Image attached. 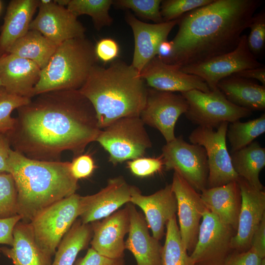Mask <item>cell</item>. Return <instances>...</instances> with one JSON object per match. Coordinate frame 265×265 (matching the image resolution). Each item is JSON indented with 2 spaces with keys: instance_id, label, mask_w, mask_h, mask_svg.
<instances>
[{
  "instance_id": "cell-17",
  "label": "cell",
  "mask_w": 265,
  "mask_h": 265,
  "mask_svg": "<svg viewBox=\"0 0 265 265\" xmlns=\"http://www.w3.org/2000/svg\"><path fill=\"white\" fill-rule=\"evenodd\" d=\"M140 75L147 85L158 90L181 93L193 90L210 91L201 78L183 72L177 65L165 63L157 55L144 67Z\"/></svg>"
},
{
  "instance_id": "cell-42",
  "label": "cell",
  "mask_w": 265,
  "mask_h": 265,
  "mask_svg": "<svg viewBox=\"0 0 265 265\" xmlns=\"http://www.w3.org/2000/svg\"><path fill=\"white\" fill-rule=\"evenodd\" d=\"M74 265H125L124 258L113 259L103 256L91 247L85 256L79 258Z\"/></svg>"
},
{
  "instance_id": "cell-13",
  "label": "cell",
  "mask_w": 265,
  "mask_h": 265,
  "mask_svg": "<svg viewBox=\"0 0 265 265\" xmlns=\"http://www.w3.org/2000/svg\"><path fill=\"white\" fill-rule=\"evenodd\" d=\"M187 109V102L182 95L150 88L139 117L144 124L157 129L167 143L176 138L175 125Z\"/></svg>"
},
{
  "instance_id": "cell-2",
  "label": "cell",
  "mask_w": 265,
  "mask_h": 265,
  "mask_svg": "<svg viewBox=\"0 0 265 265\" xmlns=\"http://www.w3.org/2000/svg\"><path fill=\"white\" fill-rule=\"evenodd\" d=\"M262 0H213L179 18L165 63L183 67L205 62L234 50L249 27Z\"/></svg>"
},
{
  "instance_id": "cell-43",
  "label": "cell",
  "mask_w": 265,
  "mask_h": 265,
  "mask_svg": "<svg viewBox=\"0 0 265 265\" xmlns=\"http://www.w3.org/2000/svg\"><path fill=\"white\" fill-rule=\"evenodd\" d=\"M262 259L251 247L246 251L231 253L224 265H261Z\"/></svg>"
},
{
  "instance_id": "cell-39",
  "label": "cell",
  "mask_w": 265,
  "mask_h": 265,
  "mask_svg": "<svg viewBox=\"0 0 265 265\" xmlns=\"http://www.w3.org/2000/svg\"><path fill=\"white\" fill-rule=\"evenodd\" d=\"M127 167L133 175L138 177H147L159 172L164 166L160 156L157 158L142 157L128 161Z\"/></svg>"
},
{
  "instance_id": "cell-48",
  "label": "cell",
  "mask_w": 265,
  "mask_h": 265,
  "mask_svg": "<svg viewBox=\"0 0 265 265\" xmlns=\"http://www.w3.org/2000/svg\"><path fill=\"white\" fill-rule=\"evenodd\" d=\"M172 48L173 44L171 41H168L167 40L164 41L159 46L157 56L163 60L170 55Z\"/></svg>"
},
{
  "instance_id": "cell-5",
  "label": "cell",
  "mask_w": 265,
  "mask_h": 265,
  "mask_svg": "<svg viewBox=\"0 0 265 265\" xmlns=\"http://www.w3.org/2000/svg\"><path fill=\"white\" fill-rule=\"evenodd\" d=\"M98 61L95 46L85 36L63 42L41 70L35 96L49 91L79 90Z\"/></svg>"
},
{
  "instance_id": "cell-16",
  "label": "cell",
  "mask_w": 265,
  "mask_h": 265,
  "mask_svg": "<svg viewBox=\"0 0 265 265\" xmlns=\"http://www.w3.org/2000/svg\"><path fill=\"white\" fill-rule=\"evenodd\" d=\"M131 196V186L123 177L109 179L98 192L80 196V219L84 224L103 219L130 203Z\"/></svg>"
},
{
  "instance_id": "cell-49",
  "label": "cell",
  "mask_w": 265,
  "mask_h": 265,
  "mask_svg": "<svg viewBox=\"0 0 265 265\" xmlns=\"http://www.w3.org/2000/svg\"><path fill=\"white\" fill-rule=\"evenodd\" d=\"M261 265H265V258L262 259V263Z\"/></svg>"
},
{
  "instance_id": "cell-45",
  "label": "cell",
  "mask_w": 265,
  "mask_h": 265,
  "mask_svg": "<svg viewBox=\"0 0 265 265\" xmlns=\"http://www.w3.org/2000/svg\"><path fill=\"white\" fill-rule=\"evenodd\" d=\"M252 248L262 259L265 257V215L254 232L251 241Z\"/></svg>"
},
{
  "instance_id": "cell-41",
  "label": "cell",
  "mask_w": 265,
  "mask_h": 265,
  "mask_svg": "<svg viewBox=\"0 0 265 265\" xmlns=\"http://www.w3.org/2000/svg\"><path fill=\"white\" fill-rule=\"evenodd\" d=\"M95 52L98 60L104 63H110L118 56L119 47L115 40L105 37L97 42Z\"/></svg>"
},
{
  "instance_id": "cell-36",
  "label": "cell",
  "mask_w": 265,
  "mask_h": 265,
  "mask_svg": "<svg viewBox=\"0 0 265 265\" xmlns=\"http://www.w3.org/2000/svg\"><path fill=\"white\" fill-rule=\"evenodd\" d=\"M17 191L10 173L0 174V218L17 215Z\"/></svg>"
},
{
  "instance_id": "cell-51",
  "label": "cell",
  "mask_w": 265,
  "mask_h": 265,
  "mask_svg": "<svg viewBox=\"0 0 265 265\" xmlns=\"http://www.w3.org/2000/svg\"><path fill=\"white\" fill-rule=\"evenodd\" d=\"M1 54H0V56H1ZM2 86L1 85V82H0V87Z\"/></svg>"
},
{
  "instance_id": "cell-29",
  "label": "cell",
  "mask_w": 265,
  "mask_h": 265,
  "mask_svg": "<svg viewBox=\"0 0 265 265\" xmlns=\"http://www.w3.org/2000/svg\"><path fill=\"white\" fill-rule=\"evenodd\" d=\"M92 233L91 224L78 218L59 244L51 265H74L79 252L88 246Z\"/></svg>"
},
{
  "instance_id": "cell-33",
  "label": "cell",
  "mask_w": 265,
  "mask_h": 265,
  "mask_svg": "<svg viewBox=\"0 0 265 265\" xmlns=\"http://www.w3.org/2000/svg\"><path fill=\"white\" fill-rule=\"evenodd\" d=\"M112 0H69L67 8L76 17L87 15L91 17L95 28L99 30L110 26L113 18L109 13Z\"/></svg>"
},
{
  "instance_id": "cell-4",
  "label": "cell",
  "mask_w": 265,
  "mask_h": 265,
  "mask_svg": "<svg viewBox=\"0 0 265 265\" xmlns=\"http://www.w3.org/2000/svg\"><path fill=\"white\" fill-rule=\"evenodd\" d=\"M7 164L17 191V214L26 222L79 188L70 162L32 159L11 149Z\"/></svg>"
},
{
  "instance_id": "cell-44",
  "label": "cell",
  "mask_w": 265,
  "mask_h": 265,
  "mask_svg": "<svg viewBox=\"0 0 265 265\" xmlns=\"http://www.w3.org/2000/svg\"><path fill=\"white\" fill-rule=\"evenodd\" d=\"M21 220L22 217L18 214L0 218V244H6L10 246L12 245L14 228Z\"/></svg>"
},
{
  "instance_id": "cell-10",
  "label": "cell",
  "mask_w": 265,
  "mask_h": 265,
  "mask_svg": "<svg viewBox=\"0 0 265 265\" xmlns=\"http://www.w3.org/2000/svg\"><path fill=\"white\" fill-rule=\"evenodd\" d=\"M229 124L222 123L216 130L198 126L188 137L191 143L201 145L206 150L209 166L207 188L221 186L238 179L226 145Z\"/></svg>"
},
{
  "instance_id": "cell-22",
  "label": "cell",
  "mask_w": 265,
  "mask_h": 265,
  "mask_svg": "<svg viewBox=\"0 0 265 265\" xmlns=\"http://www.w3.org/2000/svg\"><path fill=\"white\" fill-rule=\"evenodd\" d=\"M41 69L32 60L9 53L0 56V80L2 87L13 94L32 99Z\"/></svg>"
},
{
  "instance_id": "cell-1",
  "label": "cell",
  "mask_w": 265,
  "mask_h": 265,
  "mask_svg": "<svg viewBox=\"0 0 265 265\" xmlns=\"http://www.w3.org/2000/svg\"><path fill=\"white\" fill-rule=\"evenodd\" d=\"M33 98L17 109L14 126L5 133L13 150L32 159L60 161L64 151L77 157L96 141L102 130L93 106L79 90Z\"/></svg>"
},
{
  "instance_id": "cell-7",
  "label": "cell",
  "mask_w": 265,
  "mask_h": 265,
  "mask_svg": "<svg viewBox=\"0 0 265 265\" xmlns=\"http://www.w3.org/2000/svg\"><path fill=\"white\" fill-rule=\"evenodd\" d=\"M80 196L75 193L39 212L29 222L35 240L52 258L62 238L80 213Z\"/></svg>"
},
{
  "instance_id": "cell-6",
  "label": "cell",
  "mask_w": 265,
  "mask_h": 265,
  "mask_svg": "<svg viewBox=\"0 0 265 265\" xmlns=\"http://www.w3.org/2000/svg\"><path fill=\"white\" fill-rule=\"evenodd\" d=\"M140 117L119 119L101 130L96 141L109 154L116 165L143 157L152 142Z\"/></svg>"
},
{
  "instance_id": "cell-19",
  "label": "cell",
  "mask_w": 265,
  "mask_h": 265,
  "mask_svg": "<svg viewBox=\"0 0 265 265\" xmlns=\"http://www.w3.org/2000/svg\"><path fill=\"white\" fill-rule=\"evenodd\" d=\"M91 247L98 253L113 259L124 258V238L128 233L130 216L128 204L108 216L90 223Z\"/></svg>"
},
{
  "instance_id": "cell-25",
  "label": "cell",
  "mask_w": 265,
  "mask_h": 265,
  "mask_svg": "<svg viewBox=\"0 0 265 265\" xmlns=\"http://www.w3.org/2000/svg\"><path fill=\"white\" fill-rule=\"evenodd\" d=\"M39 3L40 0L10 1L0 29V54L6 53L18 39L28 32Z\"/></svg>"
},
{
  "instance_id": "cell-15",
  "label": "cell",
  "mask_w": 265,
  "mask_h": 265,
  "mask_svg": "<svg viewBox=\"0 0 265 265\" xmlns=\"http://www.w3.org/2000/svg\"><path fill=\"white\" fill-rule=\"evenodd\" d=\"M38 9L29 30L39 32L56 46L66 40L85 36V27L67 7L54 0L46 4L40 1Z\"/></svg>"
},
{
  "instance_id": "cell-31",
  "label": "cell",
  "mask_w": 265,
  "mask_h": 265,
  "mask_svg": "<svg viewBox=\"0 0 265 265\" xmlns=\"http://www.w3.org/2000/svg\"><path fill=\"white\" fill-rule=\"evenodd\" d=\"M166 229L161 265H195L183 243L176 216L167 222Z\"/></svg>"
},
{
  "instance_id": "cell-50",
  "label": "cell",
  "mask_w": 265,
  "mask_h": 265,
  "mask_svg": "<svg viewBox=\"0 0 265 265\" xmlns=\"http://www.w3.org/2000/svg\"><path fill=\"white\" fill-rule=\"evenodd\" d=\"M1 7V2L0 1V11Z\"/></svg>"
},
{
  "instance_id": "cell-18",
  "label": "cell",
  "mask_w": 265,
  "mask_h": 265,
  "mask_svg": "<svg viewBox=\"0 0 265 265\" xmlns=\"http://www.w3.org/2000/svg\"><path fill=\"white\" fill-rule=\"evenodd\" d=\"M238 182L241 197L238 225L232 240L234 250L238 252L249 250L253 235L265 215V192L250 185L239 177Z\"/></svg>"
},
{
  "instance_id": "cell-46",
  "label": "cell",
  "mask_w": 265,
  "mask_h": 265,
  "mask_svg": "<svg viewBox=\"0 0 265 265\" xmlns=\"http://www.w3.org/2000/svg\"><path fill=\"white\" fill-rule=\"evenodd\" d=\"M11 149L6 134L0 132V174L8 173L7 161Z\"/></svg>"
},
{
  "instance_id": "cell-27",
  "label": "cell",
  "mask_w": 265,
  "mask_h": 265,
  "mask_svg": "<svg viewBox=\"0 0 265 265\" xmlns=\"http://www.w3.org/2000/svg\"><path fill=\"white\" fill-rule=\"evenodd\" d=\"M217 88L233 104L251 110L265 109V86L251 80L231 76L219 81Z\"/></svg>"
},
{
  "instance_id": "cell-30",
  "label": "cell",
  "mask_w": 265,
  "mask_h": 265,
  "mask_svg": "<svg viewBox=\"0 0 265 265\" xmlns=\"http://www.w3.org/2000/svg\"><path fill=\"white\" fill-rule=\"evenodd\" d=\"M57 47L39 32L29 30L11 46L6 53L32 60L42 70L48 64Z\"/></svg>"
},
{
  "instance_id": "cell-12",
  "label": "cell",
  "mask_w": 265,
  "mask_h": 265,
  "mask_svg": "<svg viewBox=\"0 0 265 265\" xmlns=\"http://www.w3.org/2000/svg\"><path fill=\"white\" fill-rule=\"evenodd\" d=\"M262 66L263 64L248 48L246 35H242L238 46L233 51L201 63L181 67V70L201 78L210 90H213L222 79L244 70Z\"/></svg>"
},
{
  "instance_id": "cell-3",
  "label": "cell",
  "mask_w": 265,
  "mask_h": 265,
  "mask_svg": "<svg viewBox=\"0 0 265 265\" xmlns=\"http://www.w3.org/2000/svg\"><path fill=\"white\" fill-rule=\"evenodd\" d=\"M79 91L91 103L102 130L119 119L139 117L148 88L131 64L116 59L107 67L95 64Z\"/></svg>"
},
{
  "instance_id": "cell-14",
  "label": "cell",
  "mask_w": 265,
  "mask_h": 265,
  "mask_svg": "<svg viewBox=\"0 0 265 265\" xmlns=\"http://www.w3.org/2000/svg\"><path fill=\"white\" fill-rule=\"evenodd\" d=\"M172 189L175 195L179 232L183 244L190 253L197 242L203 215L207 209L200 194L177 172H174Z\"/></svg>"
},
{
  "instance_id": "cell-21",
  "label": "cell",
  "mask_w": 265,
  "mask_h": 265,
  "mask_svg": "<svg viewBox=\"0 0 265 265\" xmlns=\"http://www.w3.org/2000/svg\"><path fill=\"white\" fill-rule=\"evenodd\" d=\"M125 19L133 32L134 49L131 65L140 73L144 67L157 54L160 44L167 40L178 20L159 24L141 21L130 12Z\"/></svg>"
},
{
  "instance_id": "cell-26",
  "label": "cell",
  "mask_w": 265,
  "mask_h": 265,
  "mask_svg": "<svg viewBox=\"0 0 265 265\" xmlns=\"http://www.w3.org/2000/svg\"><path fill=\"white\" fill-rule=\"evenodd\" d=\"M11 248L0 247V252L10 259L13 265H51L52 258L37 244L29 222L20 220L13 232Z\"/></svg>"
},
{
  "instance_id": "cell-9",
  "label": "cell",
  "mask_w": 265,
  "mask_h": 265,
  "mask_svg": "<svg viewBox=\"0 0 265 265\" xmlns=\"http://www.w3.org/2000/svg\"><path fill=\"white\" fill-rule=\"evenodd\" d=\"M161 157L165 170H173L197 192L207 188L209 166L205 148L189 143L182 136L167 142Z\"/></svg>"
},
{
  "instance_id": "cell-37",
  "label": "cell",
  "mask_w": 265,
  "mask_h": 265,
  "mask_svg": "<svg viewBox=\"0 0 265 265\" xmlns=\"http://www.w3.org/2000/svg\"><path fill=\"white\" fill-rule=\"evenodd\" d=\"M213 0H161L160 13L164 22L179 19L185 14L211 3Z\"/></svg>"
},
{
  "instance_id": "cell-11",
  "label": "cell",
  "mask_w": 265,
  "mask_h": 265,
  "mask_svg": "<svg viewBox=\"0 0 265 265\" xmlns=\"http://www.w3.org/2000/svg\"><path fill=\"white\" fill-rule=\"evenodd\" d=\"M236 231L222 223L207 209L200 225L195 246L190 256L195 265H224L233 251Z\"/></svg>"
},
{
  "instance_id": "cell-38",
  "label": "cell",
  "mask_w": 265,
  "mask_h": 265,
  "mask_svg": "<svg viewBox=\"0 0 265 265\" xmlns=\"http://www.w3.org/2000/svg\"><path fill=\"white\" fill-rule=\"evenodd\" d=\"M250 33L247 43L250 52L256 57L261 54L265 46V12L262 10L254 14L249 26Z\"/></svg>"
},
{
  "instance_id": "cell-20",
  "label": "cell",
  "mask_w": 265,
  "mask_h": 265,
  "mask_svg": "<svg viewBox=\"0 0 265 265\" xmlns=\"http://www.w3.org/2000/svg\"><path fill=\"white\" fill-rule=\"evenodd\" d=\"M130 203L143 212L152 236L160 240L164 235L166 223L176 216L177 204L171 185L149 195H143L136 186H131Z\"/></svg>"
},
{
  "instance_id": "cell-40",
  "label": "cell",
  "mask_w": 265,
  "mask_h": 265,
  "mask_svg": "<svg viewBox=\"0 0 265 265\" xmlns=\"http://www.w3.org/2000/svg\"><path fill=\"white\" fill-rule=\"evenodd\" d=\"M96 168L94 160L89 154H81L75 157L70 162V169L77 180L89 177Z\"/></svg>"
},
{
  "instance_id": "cell-28",
  "label": "cell",
  "mask_w": 265,
  "mask_h": 265,
  "mask_svg": "<svg viewBox=\"0 0 265 265\" xmlns=\"http://www.w3.org/2000/svg\"><path fill=\"white\" fill-rule=\"evenodd\" d=\"M231 160L239 177L257 189L263 190L259 175L265 166V148L257 141H253L240 150L230 152Z\"/></svg>"
},
{
  "instance_id": "cell-8",
  "label": "cell",
  "mask_w": 265,
  "mask_h": 265,
  "mask_svg": "<svg viewBox=\"0 0 265 265\" xmlns=\"http://www.w3.org/2000/svg\"><path fill=\"white\" fill-rule=\"evenodd\" d=\"M181 95L187 104L186 118L198 126L216 129L222 123H230L252 114L251 110L230 102L218 88L208 92L193 90Z\"/></svg>"
},
{
  "instance_id": "cell-24",
  "label": "cell",
  "mask_w": 265,
  "mask_h": 265,
  "mask_svg": "<svg viewBox=\"0 0 265 265\" xmlns=\"http://www.w3.org/2000/svg\"><path fill=\"white\" fill-rule=\"evenodd\" d=\"M200 194L207 209L222 223L236 231L241 202L238 181L219 186L207 188Z\"/></svg>"
},
{
  "instance_id": "cell-34",
  "label": "cell",
  "mask_w": 265,
  "mask_h": 265,
  "mask_svg": "<svg viewBox=\"0 0 265 265\" xmlns=\"http://www.w3.org/2000/svg\"><path fill=\"white\" fill-rule=\"evenodd\" d=\"M30 98L22 97L0 87V132L6 133L13 128L15 118L11 117L14 109L28 104Z\"/></svg>"
},
{
  "instance_id": "cell-23",
  "label": "cell",
  "mask_w": 265,
  "mask_h": 265,
  "mask_svg": "<svg viewBox=\"0 0 265 265\" xmlns=\"http://www.w3.org/2000/svg\"><path fill=\"white\" fill-rule=\"evenodd\" d=\"M130 216L126 249L133 255L137 265H161L162 246L150 234L149 227L142 214L135 205L128 203Z\"/></svg>"
},
{
  "instance_id": "cell-35",
  "label": "cell",
  "mask_w": 265,
  "mask_h": 265,
  "mask_svg": "<svg viewBox=\"0 0 265 265\" xmlns=\"http://www.w3.org/2000/svg\"><path fill=\"white\" fill-rule=\"evenodd\" d=\"M161 0H114L115 6L132 10L136 15L155 24L164 22L160 13Z\"/></svg>"
},
{
  "instance_id": "cell-32",
  "label": "cell",
  "mask_w": 265,
  "mask_h": 265,
  "mask_svg": "<svg viewBox=\"0 0 265 265\" xmlns=\"http://www.w3.org/2000/svg\"><path fill=\"white\" fill-rule=\"evenodd\" d=\"M265 132V114L247 122L239 120L228 125L226 137L231 145V152L242 149Z\"/></svg>"
},
{
  "instance_id": "cell-47",
  "label": "cell",
  "mask_w": 265,
  "mask_h": 265,
  "mask_svg": "<svg viewBox=\"0 0 265 265\" xmlns=\"http://www.w3.org/2000/svg\"><path fill=\"white\" fill-rule=\"evenodd\" d=\"M246 79L256 80L265 86V68L262 66L244 70L233 75Z\"/></svg>"
}]
</instances>
